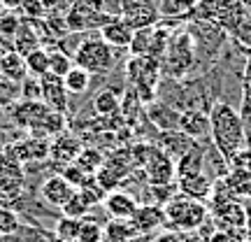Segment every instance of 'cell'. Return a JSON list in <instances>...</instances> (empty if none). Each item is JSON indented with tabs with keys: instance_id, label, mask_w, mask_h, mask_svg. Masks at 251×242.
I'll return each mask as SVG.
<instances>
[{
	"instance_id": "obj_1",
	"label": "cell",
	"mask_w": 251,
	"mask_h": 242,
	"mask_svg": "<svg viewBox=\"0 0 251 242\" xmlns=\"http://www.w3.org/2000/svg\"><path fill=\"white\" fill-rule=\"evenodd\" d=\"M209 137L214 149L226 161L230 163L233 156L240 149L247 147V128L240 117V112L226 103V100H214V105L209 108Z\"/></svg>"
},
{
	"instance_id": "obj_2",
	"label": "cell",
	"mask_w": 251,
	"mask_h": 242,
	"mask_svg": "<svg viewBox=\"0 0 251 242\" xmlns=\"http://www.w3.org/2000/svg\"><path fill=\"white\" fill-rule=\"evenodd\" d=\"M12 124L28 131L30 135H45V137H58L68 128V119L61 112L47 108L42 100H17L9 108Z\"/></svg>"
},
{
	"instance_id": "obj_3",
	"label": "cell",
	"mask_w": 251,
	"mask_h": 242,
	"mask_svg": "<svg viewBox=\"0 0 251 242\" xmlns=\"http://www.w3.org/2000/svg\"><path fill=\"white\" fill-rule=\"evenodd\" d=\"M124 72L128 89H133L144 105H151L153 100H158L156 93L161 91L163 80L161 61H156L151 56H130L124 65Z\"/></svg>"
},
{
	"instance_id": "obj_4",
	"label": "cell",
	"mask_w": 251,
	"mask_h": 242,
	"mask_svg": "<svg viewBox=\"0 0 251 242\" xmlns=\"http://www.w3.org/2000/svg\"><path fill=\"white\" fill-rule=\"evenodd\" d=\"M130 149H133L135 168L142 170L147 184H151V187L172 184V180L177 177V163L172 161L170 154L163 152L158 144L144 142V144H135Z\"/></svg>"
},
{
	"instance_id": "obj_5",
	"label": "cell",
	"mask_w": 251,
	"mask_h": 242,
	"mask_svg": "<svg viewBox=\"0 0 251 242\" xmlns=\"http://www.w3.org/2000/svg\"><path fill=\"white\" fill-rule=\"evenodd\" d=\"M119 52H124V49L109 47L100 35L84 37V40H79L77 49L72 52V63L84 68V70L91 72V75L105 77V75H109V72L114 70V65H117V61H119ZM126 52H128V49H126Z\"/></svg>"
},
{
	"instance_id": "obj_6",
	"label": "cell",
	"mask_w": 251,
	"mask_h": 242,
	"mask_svg": "<svg viewBox=\"0 0 251 242\" xmlns=\"http://www.w3.org/2000/svg\"><path fill=\"white\" fill-rule=\"evenodd\" d=\"M163 215H165V221H168V226L172 231L188 233V231H200L207 224L209 210H207V205L202 200L177 193L172 200H168L163 205Z\"/></svg>"
},
{
	"instance_id": "obj_7",
	"label": "cell",
	"mask_w": 251,
	"mask_h": 242,
	"mask_svg": "<svg viewBox=\"0 0 251 242\" xmlns=\"http://www.w3.org/2000/svg\"><path fill=\"white\" fill-rule=\"evenodd\" d=\"M196 65H198V56L191 35L188 33H172L168 52L161 58L163 75H168L175 81H181L184 77H188L191 72L196 70Z\"/></svg>"
},
{
	"instance_id": "obj_8",
	"label": "cell",
	"mask_w": 251,
	"mask_h": 242,
	"mask_svg": "<svg viewBox=\"0 0 251 242\" xmlns=\"http://www.w3.org/2000/svg\"><path fill=\"white\" fill-rule=\"evenodd\" d=\"M112 19L114 14L105 12V0H72L65 14V28L70 33H89L100 30Z\"/></svg>"
},
{
	"instance_id": "obj_9",
	"label": "cell",
	"mask_w": 251,
	"mask_h": 242,
	"mask_svg": "<svg viewBox=\"0 0 251 242\" xmlns=\"http://www.w3.org/2000/svg\"><path fill=\"white\" fill-rule=\"evenodd\" d=\"M186 33L193 40L198 63L200 61L212 63L219 58V54H221V49L226 45V30L221 26H216L214 21H207V19H196V21L188 24Z\"/></svg>"
},
{
	"instance_id": "obj_10",
	"label": "cell",
	"mask_w": 251,
	"mask_h": 242,
	"mask_svg": "<svg viewBox=\"0 0 251 242\" xmlns=\"http://www.w3.org/2000/svg\"><path fill=\"white\" fill-rule=\"evenodd\" d=\"M26 187V168L24 163L12 159L5 149L0 154V200L14 203L17 198L24 196Z\"/></svg>"
},
{
	"instance_id": "obj_11",
	"label": "cell",
	"mask_w": 251,
	"mask_h": 242,
	"mask_svg": "<svg viewBox=\"0 0 251 242\" xmlns=\"http://www.w3.org/2000/svg\"><path fill=\"white\" fill-rule=\"evenodd\" d=\"M40 89H42V103L47 108H51L54 112H61V114L70 112V93L65 89L63 77L47 72L40 77Z\"/></svg>"
},
{
	"instance_id": "obj_12",
	"label": "cell",
	"mask_w": 251,
	"mask_h": 242,
	"mask_svg": "<svg viewBox=\"0 0 251 242\" xmlns=\"http://www.w3.org/2000/svg\"><path fill=\"white\" fill-rule=\"evenodd\" d=\"M75 191L77 188L72 187L63 175H49L40 184V196L45 200V205H49L51 210H63L68 205V200L75 196Z\"/></svg>"
},
{
	"instance_id": "obj_13",
	"label": "cell",
	"mask_w": 251,
	"mask_h": 242,
	"mask_svg": "<svg viewBox=\"0 0 251 242\" xmlns=\"http://www.w3.org/2000/svg\"><path fill=\"white\" fill-rule=\"evenodd\" d=\"M102 210L107 212L112 219H119V221H130L135 216V212H137V207H140V203H137V198L133 196V193H128V191H121V188H114V191H109V193H105V198H102Z\"/></svg>"
},
{
	"instance_id": "obj_14",
	"label": "cell",
	"mask_w": 251,
	"mask_h": 242,
	"mask_svg": "<svg viewBox=\"0 0 251 242\" xmlns=\"http://www.w3.org/2000/svg\"><path fill=\"white\" fill-rule=\"evenodd\" d=\"M147 119L151 121L158 131H179V109L172 108L165 100H153L151 105H147Z\"/></svg>"
},
{
	"instance_id": "obj_15",
	"label": "cell",
	"mask_w": 251,
	"mask_h": 242,
	"mask_svg": "<svg viewBox=\"0 0 251 242\" xmlns=\"http://www.w3.org/2000/svg\"><path fill=\"white\" fill-rule=\"evenodd\" d=\"M179 133L191 140L209 137V112L205 109H184L179 114Z\"/></svg>"
},
{
	"instance_id": "obj_16",
	"label": "cell",
	"mask_w": 251,
	"mask_h": 242,
	"mask_svg": "<svg viewBox=\"0 0 251 242\" xmlns=\"http://www.w3.org/2000/svg\"><path fill=\"white\" fill-rule=\"evenodd\" d=\"M98 35L114 49H128L130 40H133V28L124 21V17H114L112 21H107L105 26L98 30Z\"/></svg>"
},
{
	"instance_id": "obj_17",
	"label": "cell",
	"mask_w": 251,
	"mask_h": 242,
	"mask_svg": "<svg viewBox=\"0 0 251 242\" xmlns=\"http://www.w3.org/2000/svg\"><path fill=\"white\" fill-rule=\"evenodd\" d=\"M130 224H133L135 233L137 235H147L156 231V228H161L165 224V215H163V207L158 205H140L137 207V212L135 216L130 219Z\"/></svg>"
},
{
	"instance_id": "obj_18",
	"label": "cell",
	"mask_w": 251,
	"mask_h": 242,
	"mask_svg": "<svg viewBox=\"0 0 251 242\" xmlns=\"http://www.w3.org/2000/svg\"><path fill=\"white\" fill-rule=\"evenodd\" d=\"M81 149H84L81 140H77L70 133H63L51 142V159L56 163H61V165H68V163H75V159L79 156Z\"/></svg>"
},
{
	"instance_id": "obj_19",
	"label": "cell",
	"mask_w": 251,
	"mask_h": 242,
	"mask_svg": "<svg viewBox=\"0 0 251 242\" xmlns=\"http://www.w3.org/2000/svg\"><path fill=\"white\" fill-rule=\"evenodd\" d=\"M0 75H5L7 80L21 84V81L28 77L26 56L19 54L17 49H5V52L0 54Z\"/></svg>"
},
{
	"instance_id": "obj_20",
	"label": "cell",
	"mask_w": 251,
	"mask_h": 242,
	"mask_svg": "<svg viewBox=\"0 0 251 242\" xmlns=\"http://www.w3.org/2000/svg\"><path fill=\"white\" fill-rule=\"evenodd\" d=\"M91 72H86L84 68H79V65H72L70 72L63 77V81H65V89H68V93L70 96H84L86 91H89L91 86Z\"/></svg>"
},
{
	"instance_id": "obj_21",
	"label": "cell",
	"mask_w": 251,
	"mask_h": 242,
	"mask_svg": "<svg viewBox=\"0 0 251 242\" xmlns=\"http://www.w3.org/2000/svg\"><path fill=\"white\" fill-rule=\"evenodd\" d=\"M37 47H42V37L33 30V24H30V21H24L21 28L17 30V35H14V49H17L19 54L26 56L28 52H33Z\"/></svg>"
},
{
	"instance_id": "obj_22",
	"label": "cell",
	"mask_w": 251,
	"mask_h": 242,
	"mask_svg": "<svg viewBox=\"0 0 251 242\" xmlns=\"http://www.w3.org/2000/svg\"><path fill=\"white\" fill-rule=\"evenodd\" d=\"M119 105H121V100H119V93L114 89H100L96 93V98H93V112L98 117H112V114H117Z\"/></svg>"
},
{
	"instance_id": "obj_23",
	"label": "cell",
	"mask_w": 251,
	"mask_h": 242,
	"mask_svg": "<svg viewBox=\"0 0 251 242\" xmlns=\"http://www.w3.org/2000/svg\"><path fill=\"white\" fill-rule=\"evenodd\" d=\"M198 7V0H161L158 2V12L163 19H181L193 14Z\"/></svg>"
},
{
	"instance_id": "obj_24",
	"label": "cell",
	"mask_w": 251,
	"mask_h": 242,
	"mask_svg": "<svg viewBox=\"0 0 251 242\" xmlns=\"http://www.w3.org/2000/svg\"><path fill=\"white\" fill-rule=\"evenodd\" d=\"M75 163H77L89 177H93V175L105 165V156H102V152H100L98 147H84L79 152V156L75 159Z\"/></svg>"
},
{
	"instance_id": "obj_25",
	"label": "cell",
	"mask_w": 251,
	"mask_h": 242,
	"mask_svg": "<svg viewBox=\"0 0 251 242\" xmlns=\"http://www.w3.org/2000/svg\"><path fill=\"white\" fill-rule=\"evenodd\" d=\"M26 68H28V75L30 77H42L49 72V49L47 47H37L33 52L26 54Z\"/></svg>"
},
{
	"instance_id": "obj_26",
	"label": "cell",
	"mask_w": 251,
	"mask_h": 242,
	"mask_svg": "<svg viewBox=\"0 0 251 242\" xmlns=\"http://www.w3.org/2000/svg\"><path fill=\"white\" fill-rule=\"evenodd\" d=\"M81 219H72V216H61L54 224V238L58 242H77L79 235Z\"/></svg>"
},
{
	"instance_id": "obj_27",
	"label": "cell",
	"mask_w": 251,
	"mask_h": 242,
	"mask_svg": "<svg viewBox=\"0 0 251 242\" xmlns=\"http://www.w3.org/2000/svg\"><path fill=\"white\" fill-rule=\"evenodd\" d=\"M151 35H153V26L149 28H135L133 30V40L128 45V56H147L149 54V47H151Z\"/></svg>"
},
{
	"instance_id": "obj_28",
	"label": "cell",
	"mask_w": 251,
	"mask_h": 242,
	"mask_svg": "<svg viewBox=\"0 0 251 242\" xmlns=\"http://www.w3.org/2000/svg\"><path fill=\"white\" fill-rule=\"evenodd\" d=\"M135 228L130 221H119V219H112V224H107L105 228V240L107 242H128L130 238H135Z\"/></svg>"
},
{
	"instance_id": "obj_29",
	"label": "cell",
	"mask_w": 251,
	"mask_h": 242,
	"mask_svg": "<svg viewBox=\"0 0 251 242\" xmlns=\"http://www.w3.org/2000/svg\"><path fill=\"white\" fill-rule=\"evenodd\" d=\"M17 100H21V84L7 80L5 75H0V108L9 109Z\"/></svg>"
},
{
	"instance_id": "obj_30",
	"label": "cell",
	"mask_w": 251,
	"mask_h": 242,
	"mask_svg": "<svg viewBox=\"0 0 251 242\" xmlns=\"http://www.w3.org/2000/svg\"><path fill=\"white\" fill-rule=\"evenodd\" d=\"M77 242H105V228L100 221L96 219H81L79 226V235H77Z\"/></svg>"
},
{
	"instance_id": "obj_31",
	"label": "cell",
	"mask_w": 251,
	"mask_h": 242,
	"mask_svg": "<svg viewBox=\"0 0 251 242\" xmlns=\"http://www.w3.org/2000/svg\"><path fill=\"white\" fill-rule=\"evenodd\" d=\"M72 65L75 63H72V56L68 52H63V49H49V72L51 75L65 77Z\"/></svg>"
},
{
	"instance_id": "obj_32",
	"label": "cell",
	"mask_w": 251,
	"mask_h": 242,
	"mask_svg": "<svg viewBox=\"0 0 251 242\" xmlns=\"http://www.w3.org/2000/svg\"><path fill=\"white\" fill-rule=\"evenodd\" d=\"M21 224H24V221H21V216H19L17 210L0 205V235L17 233L19 228H21Z\"/></svg>"
},
{
	"instance_id": "obj_33",
	"label": "cell",
	"mask_w": 251,
	"mask_h": 242,
	"mask_svg": "<svg viewBox=\"0 0 251 242\" xmlns=\"http://www.w3.org/2000/svg\"><path fill=\"white\" fill-rule=\"evenodd\" d=\"M19 14L24 17V21H40L47 17V9L40 0H24L19 7Z\"/></svg>"
},
{
	"instance_id": "obj_34",
	"label": "cell",
	"mask_w": 251,
	"mask_h": 242,
	"mask_svg": "<svg viewBox=\"0 0 251 242\" xmlns=\"http://www.w3.org/2000/svg\"><path fill=\"white\" fill-rule=\"evenodd\" d=\"M24 24V19H19L17 14H12L5 9V14H0V35L2 37H14L17 35V30L21 28Z\"/></svg>"
},
{
	"instance_id": "obj_35",
	"label": "cell",
	"mask_w": 251,
	"mask_h": 242,
	"mask_svg": "<svg viewBox=\"0 0 251 242\" xmlns=\"http://www.w3.org/2000/svg\"><path fill=\"white\" fill-rule=\"evenodd\" d=\"M21 100H42V89H40V80L28 75L21 81Z\"/></svg>"
},
{
	"instance_id": "obj_36",
	"label": "cell",
	"mask_w": 251,
	"mask_h": 242,
	"mask_svg": "<svg viewBox=\"0 0 251 242\" xmlns=\"http://www.w3.org/2000/svg\"><path fill=\"white\" fill-rule=\"evenodd\" d=\"M61 175H63V177H65L68 182H70V184H72L75 188H79L81 184H84V182L89 180V175H86V172L81 170V168L77 165V163H68V165L63 168Z\"/></svg>"
},
{
	"instance_id": "obj_37",
	"label": "cell",
	"mask_w": 251,
	"mask_h": 242,
	"mask_svg": "<svg viewBox=\"0 0 251 242\" xmlns=\"http://www.w3.org/2000/svg\"><path fill=\"white\" fill-rule=\"evenodd\" d=\"M209 242H244V240H240L235 231H214L209 235Z\"/></svg>"
},
{
	"instance_id": "obj_38",
	"label": "cell",
	"mask_w": 251,
	"mask_h": 242,
	"mask_svg": "<svg viewBox=\"0 0 251 242\" xmlns=\"http://www.w3.org/2000/svg\"><path fill=\"white\" fill-rule=\"evenodd\" d=\"M153 242H181V233H177V231H163V233L156 235V240Z\"/></svg>"
},
{
	"instance_id": "obj_39",
	"label": "cell",
	"mask_w": 251,
	"mask_h": 242,
	"mask_svg": "<svg viewBox=\"0 0 251 242\" xmlns=\"http://www.w3.org/2000/svg\"><path fill=\"white\" fill-rule=\"evenodd\" d=\"M181 242H209V238L200 235V231H188V233H181Z\"/></svg>"
},
{
	"instance_id": "obj_40",
	"label": "cell",
	"mask_w": 251,
	"mask_h": 242,
	"mask_svg": "<svg viewBox=\"0 0 251 242\" xmlns=\"http://www.w3.org/2000/svg\"><path fill=\"white\" fill-rule=\"evenodd\" d=\"M21 2H24V0H0V7L7 9V12H19Z\"/></svg>"
},
{
	"instance_id": "obj_41",
	"label": "cell",
	"mask_w": 251,
	"mask_h": 242,
	"mask_svg": "<svg viewBox=\"0 0 251 242\" xmlns=\"http://www.w3.org/2000/svg\"><path fill=\"white\" fill-rule=\"evenodd\" d=\"M0 240H2V235H0Z\"/></svg>"
},
{
	"instance_id": "obj_42",
	"label": "cell",
	"mask_w": 251,
	"mask_h": 242,
	"mask_svg": "<svg viewBox=\"0 0 251 242\" xmlns=\"http://www.w3.org/2000/svg\"><path fill=\"white\" fill-rule=\"evenodd\" d=\"M249 198H251V196H249Z\"/></svg>"
}]
</instances>
